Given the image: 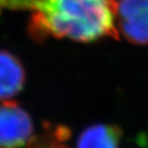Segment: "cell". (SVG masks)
I'll list each match as a JSON object with an SVG mask.
<instances>
[{"mask_svg":"<svg viewBox=\"0 0 148 148\" xmlns=\"http://www.w3.org/2000/svg\"><path fill=\"white\" fill-rule=\"evenodd\" d=\"M116 0H4V6L31 12L29 33L37 41L118 39Z\"/></svg>","mask_w":148,"mask_h":148,"instance_id":"cell-1","label":"cell"},{"mask_svg":"<svg viewBox=\"0 0 148 148\" xmlns=\"http://www.w3.org/2000/svg\"><path fill=\"white\" fill-rule=\"evenodd\" d=\"M34 141L30 114L16 102L0 103V148H27Z\"/></svg>","mask_w":148,"mask_h":148,"instance_id":"cell-2","label":"cell"},{"mask_svg":"<svg viewBox=\"0 0 148 148\" xmlns=\"http://www.w3.org/2000/svg\"><path fill=\"white\" fill-rule=\"evenodd\" d=\"M118 33L133 44H148V0H118L116 5Z\"/></svg>","mask_w":148,"mask_h":148,"instance_id":"cell-3","label":"cell"},{"mask_svg":"<svg viewBox=\"0 0 148 148\" xmlns=\"http://www.w3.org/2000/svg\"><path fill=\"white\" fill-rule=\"evenodd\" d=\"M25 81L26 72L21 61L10 51L0 49V101L18 95Z\"/></svg>","mask_w":148,"mask_h":148,"instance_id":"cell-4","label":"cell"},{"mask_svg":"<svg viewBox=\"0 0 148 148\" xmlns=\"http://www.w3.org/2000/svg\"><path fill=\"white\" fill-rule=\"evenodd\" d=\"M121 130L113 125L97 123L86 127L77 139L76 148H118Z\"/></svg>","mask_w":148,"mask_h":148,"instance_id":"cell-5","label":"cell"},{"mask_svg":"<svg viewBox=\"0 0 148 148\" xmlns=\"http://www.w3.org/2000/svg\"><path fill=\"white\" fill-rule=\"evenodd\" d=\"M62 141L63 140L59 137L53 139V140H47L44 143H35L34 141L27 148H68L67 146H65L62 143Z\"/></svg>","mask_w":148,"mask_h":148,"instance_id":"cell-6","label":"cell"}]
</instances>
